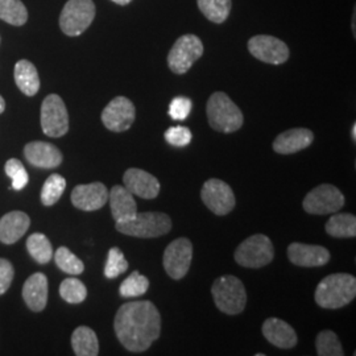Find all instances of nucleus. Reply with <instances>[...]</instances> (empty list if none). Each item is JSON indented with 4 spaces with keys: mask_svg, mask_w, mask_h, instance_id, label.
I'll use <instances>...</instances> for the list:
<instances>
[{
    "mask_svg": "<svg viewBox=\"0 0 356 356\" xmlns=\"http://www.w3.org/2000/svg\"><path fill=\"white\" fill-rule=\"evenodd\" d=\"M204 54V44L195 35H184L168 54V66L175 74H185Z\"/></svg>",
    "mask_w": 356,
    "mask_h": 356,
    "instance_id": "nucleus-8",
    "label": "nucleus"
},
{
    "mask_svg": "<svg viewBox=\"0 0 356 356\" xmlns=\"http://www.w3.org/2000/svg\"><path fill=\"white\" fill-rule=\"evenodd\" d=\"M216 307L229 316L242 313L247 304V293L242 281L235 276H222L211 286Z\"/></svg>",
    "mask_w": 356,
    "mask_h": 356,
    "instance_id": "nucleus-5",
    "label": "nucleus"
},
{
    "mask_svg": "<svg viewBox=\"0 0 356 356\" xmlns=\"http://www.w3.org/2000/svg\"><path fill=\"white\" fill-rule=\"evenodd\" d=\"M31 226V218L23 211H11L0 218V242L13 244L20 241Z\"/></svg>",
    "mask_w": 356,
    "mask_h": 356,
    "instance_id": "nucleus-21",
    "label": "nucleus"
},
{
    "mask_svg": "<svg viewBox=\"0 0 356 356\" xmlns=\"http://www.w3.org/2000/svg\"><path fill=\"white\" fill-rule=\"evenodd\" d=\"M72 347L76 356H97L99 354V342L95 331L88 326L76 327L72 335Z\"/></svg>",
    "mask_w": 356,
    "mask_h": 356,
    "instance_id": "nucleus-25",
    "label": "nucleus"
},
{
    "mask_svg": "<svg viewBox=\"0 0 356 356\" xmlns=\"http://www.w3.org/2000/svg\"><path fill=\"white\" fill-rule=\"evenodd\" d=\"M66 189V179L63 176L53 173L47 178L41 189V202L45 206H53L60 201Z\"/></svg>",
    "mask_w": 356,
    "mask_h": 356,
    "instance_id": "nucleus-30",
    "label": "nucleus"
},
{
    "mask_svg": "<svg viewBox=\"0 0 356 356\" xmlns=\"http://www.w3.org/2000/svg\"><path fill=\"white\" fill-rule=\"evenodd\" d=\"M4 110H6V101H4V98L0 95V114H3Z\"/></svg>",
    "mask_w": 356,
    "mask_h": 356,
    "instance_id": "nucleus-40",
    "label": "nucleus"
},
{
    "mask_svg": "<svg viewBox=\"0 0 356 356\" xmlns=\"http://www.w3.org/2000/svg\"><path fill=\"white\" fill-rule=\"evenodd\" d=\"M23 298L32 312H42L48 304V279L38 272L29 276L23 286Z\"/></svg>",
    "mask_w": 356,
    "mask_h": 356,
    "instance_id": "nucleus-20",
    "label": "nucleus"
},
{
    "mask_svg": "<svg viewBox=\"0 0 356 356\" xmlns=\"http://www.w3.org/2000/svg\"><path fill=\"white\" fill-rule=\"evenodd\" d=\"M326 232L334 238H355L356 216L348 213L334 214L326 223Z\"/></svg>",
    "mask_w": 356,
    "mask_h": 356,
    "instance_id": "nucleus-26",
    "label": "nucleus"
},
{
    "mask_svg": "<svg viewBox=\"0 0 356 356\" xmlns=\"http://www.w3.org/2000/svg\"><path fill=\"white\" fill-rule=\"evenodd\" d=\"M164 138L173 147H186L191 144L193 135L189 128L176 126L168 128L164 134Z\"/></svg>",
    "mask_w": 356,
    "mask_h": 356,
    "instance_id": "nucleus-37",
    "label": "nucleus"
},
{
    "mask_svg": "<svg viewBox=\"0 0 356 356\" xmlns=\"http://www.w3.org/2000/svg\"><path fill=\"white\" fill-rule=\"evenodd\" d=\"M317 354L319 356H343V348L335 332L323 330L317 335L316 341Z\"/></svg>",
    "mask_w": 356,
    "mask_h": 356,
    "instance_id": "nucleus-34",
    "label": "nucleus"
},
{
    "mask_svg": "<svg viewBox=\"0 0 356 356\" xmlns=\"http://www.w3.org/2000/svg\"><path fill=\"white\" fill-rule=\"evenodd\" d=\"M314 140V135L307 128H292L280 134L273 141L275 152L293 154L304 151Z\"/></svg>",
    "mask_w": 356,
    "mask_h": 356,
    "instance_id": "nucleus-19",
    "label": "nucleus"
},
{
    "mask_svg": "<svg viewBox=\"0 0 356 356\" xmlns=\"http://www.w3.org/2000/svg\"><path fill=\"white\" fill-rule=\"evenodd\" d=\"M0 20L15 26H24L28 11L22 0H0Z\"/></svg>",
    "mask_w": 356,
    "mask_h": 356,
    "instance_id": "nucleus-29",
    "label": "nucleus"
},
{
    "mask_svg": "<svg viewBox=\"0 0 356 356\" xmlns=\"http://www.w3.org/2000/svg\"><path fill=\"white\" fill-rule=\"evenodd\" d=\"M209 124L213 129L223 134H232L241 129L243 126L241 108L229 99V95L218 91L214 92L206 106Z\"/></svg>",
    "mask_w": 356,
    "mask_h": 356,
    "instance_id": "nucleus-3",
    "label": "nucleus"
},
{
    "mask_svg": "<svg viewBox=\"0 0 356 356\" xmlns=\"http://www.w3.org/2000/svg\"><path fill=\"white\" fill-rule=\"evenodd\" d=\"M111 1H114V3L119 4V6H127L132 0H111Z\"/></svg>",
    "mask_w": 356,
    "mask_h": 356,
    "instance_id": "nucleus-41",
    "label": "nucleus"
},
{
    "mask_svg": "<svg viewBox=\"0 0 356 356\" xmlns=\"http://www.w3.org/2000/svg\"><path fill=\"white\" fill-rule=\"evenodd\" d=\"M351 136H353V140L356 141V124L353 126V129H351Z\"/></svg>",
    "mask_w": 356,
    "mask_h": 356,
    "instance_id": "nucleus-42",
    "label": "nucleus"
},
{
    "mask_svg": "<svg viewBox=\"0 0 356 356\" xmlns=\"http://www.w3.org/2000/svg\"><path fill=\"white\" fill-rule=\"evenodd\" d=\"M15 270L7 259H0V296L8 291L13 284Z\"/></svg>",
    "mask_w": 356,
    "mask_h": 356,
    "instance_id": "nucleus-39",
    "label": "nucleus"
},
{
    "mask_svg": "<svg viewBox=\"0 0 356 356\" xmlns=\"http://www.w3.org/2000/svg\"><path fill=\"white\" fill-rule=\"evenodd\" d=\"M356 296V279L348 273H334L321 281L316 289V302L323 309H341Z\"/></svg>",
    "mask_w": 356,
    "mask_h": 356,
    "instance_id": "nucleus-2",
    "label": "nucleus"
},
{
    "mask_svg": "<svg viewBox=\"0 0 356 356\" xmlns=\"http://www.w3.org/2000/svg\"><path fill=\"white\" fill-rule=\"evenodd\" d=\"M193 244L186 238H178L166 247L164 252V268L169 277L181 280L191 269Z\"/></svg>",
    "mask_w": 356,
    "mask_h": 356,
    "instance_id": "nucleus-12",
    "label": "nucleus"
},
{
    "mask_svg": "<svg viewBox=\"0 0 356 356\" xmlns=\"http://www.w3.org/2000/svg\"><path fill=\"white\" fill-rule=\"evenodd\" d=\"M24 156L31 165L41 169H54L64 160L61 151L47 141L28 143L24 147Z\"/></svg>",
    "mask_w": 356,
    "mask_h": 356,
    "instance_id": "nucleus-16",
    "label": "nucleus"
},
{
    "mask_svg": "<svg viewBox=\"0 0 356 356\" xmlns=\"http://www.w3.org/2000/svg\"><path fill=\"white\" fill-rule=\"evenodd\" d=\"M41 128L49 138H63L69 131V114L60 95L51 94L41 104Z\"/></svg>",
    "mask_w": 356,
    "mask_h": 356,
    "instance_id": "nucleus-9",
    "label": "nucleus"
},
{
    "mask_svg": "<svg viewBox=\"0 0 356 356\" xmlns=\"http://www.w3.org/2000/svg\"><path fill=\"white\" fill-rule=\"evenodd\" d=\"M288 257L298 267H322L329 263L330 252L322 245L292 243L288 247Z\"/></svg>",
    "mask_w": 356,
    "mask_h": 356,
    "instance_id": "nucleus-17",
    "label": "nucleus"
},
{
    "mask_svg": "<svg viewBox=\"0 0 356 356\" xmlns=\"http://www.w3.org/2000/svg\"><path fill=\"white\" fill-rule=\"evenodd\" d=\"M15 82L19 90L26 95L33 97L40 90V76L36 66L28 60H20L15 65Z\"/></svg>",
    "mask_w": 356,
    "mask_h": 356,
    "instance_id": "nucleus-24",
    "label": "nucleus"
},
{
    "mask_svg": "<svg viewBox=\"0 0 356 356\" xmlns=\"http://www.w3.org/2000/svg\"><path fill=\"white\" fill-rule=\"evenodd\" d=\"M108 201V191L102 182L78 185L72 191V204L82 211H95Z\"/></svg>",
    "mask_w": 356,
    "mask_h": 356,
    "instance_id": "nucleus-15",
    "label": "nucleus"
},
{
    "mask_svg": "<svg viewBox=\"0 0 356 356\" xmlns=\"http://www.w3.org/2000/svg\"><path fill=\"white\" fill-rule=\"evenodd\" d=\"M201 198L207 209L216 216H227L236 204L235 194L231 186L218 178H211L204 182Z\"/></svg>",
    "mask_w": 356,
    "mask_h": 356,
    "instance_id": "nucleus-11",
    "label": "nucleus"
},
{
    "mask_svg": "<svg viewBox=\"0 0 356 356\" xmlns=\"http://www.w3.org/2000/svg\"><path fill=\"white\" fill-rule=\"evenodd\" d=\"M95 17V4L92 0H69L60 15V28L66 36L82 35Z\"/></svg>",
    "mask_w": 356,
    "mask_h": 356,
    "instance_id": "nucleus-6",
    "label": "nucleus"
},
{
    "mask_svg": "<svg viewBox=\"0 0 356 356\" xmlns=\"http://www.w3.org/2000/svg\"><path fill=\"white\" fill-rule=\"evenodd\" d=\"M114 327L126 350L144 353L161 334V317L151 301H132L119 307Z\"/></svg>",
    "mask_w": 356,
    "mask_h": 356,
    "instance_id": "nucleus-1",
    "label": "nucleus"
},
{
    "mask_svg": "<svg viewBox=\"0 0 356 356\" xmlns=\"http://www.w3.org/2000/svg\"><path fill=\"white\" fill-rule=\"evenodd\" d=\"M148 288H149V280L144 275H141L140 272L135 270L122 282L119 293L124 298H132V297H140L143 294H145Z\"/></svg>",
    "mask_w": 356,
    "mask_h": 356,
    "instance_id": "nucleus-31",
    "label": "nucleus"
},
{
    "mask_svg": "<svg viewBox=\"0 0 356 356\" xmlns=\"http://www.w3.org/2000/svg\"><path fill=\"white\" fill-rule=\"evenodd\" d=\"M115 227L128 236L151 239L166 235L172 229V220L164 213H136L131 219L118 222Z\"/></svg>",
    "mask_w": 356,
    "mask_h": 356,
    "instance_id": "nucleus-4",
    "label": "nucleus"
},
{
    "mask_svg": "<svg viewBox=\"0 0 356 356\" xmlns=\"http://www.w3.org/2000/svg\"><path fill=\"white\" fill-rule=\"evenodd\" d=\"M136 118L134 103L126 97H116L108 103L102 113L104 127L113 132H124L131 128Z\"/></svg>",
    "mask_w": 356,
    "mask_h": 356,
    "instance_id": "nucleus-14",
    "label": "nucleus"
},
{
    "mask_svg": "<svg viewBox=\"0 0 356 356\" xmlns=\"http://www.w3.org/2000/svg\"><path fill=\"white\" fill-rule=\"evenodd\" d=\"M128 267H129L128 261L124 257V254L122 252V250H119L118 247H113L107 254L104 276L107 279H116L118 276L123 275L127 270Z\"/></svg>",
    "mask_w": 356,
    "mask_h": 356,
    "instance_id": "nucleus-35",
    "label": "nucleus"
},
{
    "mask_svg": "<svg viewBox=\"0 0 356 356\" xmlns=\"http://www.w3.org/2000/svg\"><path fill=\"white\" fill-rule=\"evenodd\" d=\"M234 257L235 261L242 267H266L275 257L273 243L263 234H254L241 243Z\"/></svg>",
    "mask_w": 356,
    "mask_h": 356,
    "instance_id": "nucleus-7",
    "label": "nucleus"
},
{
    "mask_svg": "<svg viewBox=\"0 0 356 356\" xmlns=\"http://www.w3.org/2000/svg\"><path fill=\"white\" fill-rule=\"evenodd\" d=\"M26 250L38 264H48L53 257V247L49 239L40 232L32 234L26 239Z\"/></svg>",
    "mask_w": 356,
    "mask_h": 356,
    "instance_id": "nucleus-27",
    "label": "nucleus"
},
{
    "mask_svg": "<svg viewBox=\"0 0 356 356\" xmlns=\"http://www.w3.org/2000/svg\"><path fill=\"white\" fill-rule=\"evenodd\" d=\"M191 103L186 97H177L169 104V115L173 120H185L191 113Z\"/></svg>",
    "mask_w": 356,
    "mask_h": 356,
    "instance_id": "nucleus-38",
    "label": "nucleus"
},
{
    "mask_svg": "<svg viewBox=\"0 0 356 356\" xmlns=\"http://www.w3.org/2000/svg\"><path fill=\"white\" fill-rule=\"evenodd\" d=\"M54 261L57 267L67 275L78 276L85 270V264L69 248L60 247L54 254Z\"/></svg>",
    "mask_w": 356,
    "mask_h": 356,
    "instance_id": "nucleus-32",
    "label": "nucleus"
},
{
    "mask_svg": "<svg viewBox=\"0 0 356 356\" xmlns=\"http://www.w3.org/2000/svg\"><path fill=\"white\" fill-rule=\"evenodd\" d=\"M200 11L204 17L216 24H222L227 20L231 13V0H197Z\"/></svg>",
    "mask_w": 356,
    "mask_h": 356,
    "instance_id": "nucleus-28",
    "label": "nucleus"
},
{
    "mask_svg": "<svg viewBox=\"0 0 356 356\" xmlns=\"http://www.w3.org/2000/svg\"><path fill=\"white\" fill-rule=\"evenodd\" d=\"M263 335L269 343L279 348H293L298 341L292 326L279 318H268L263 323Z\"/></svg>",
    "mask_w": 356,
    "mask_h": 356,
    "instance_id": "nucleus-22",
    "label": "nucleus"
},
{
    "mask_svg": "<svg viewBox=\"0 0 356 356\" xmlns=\"http://www.w3.org/2000/svg\"><path fill=\"white\" fill-rule=\"evenodd\" d=\"M302 204L304 210L309 214H334L343 207L344 197L337 186L330 184H322L310 193H307Z\"/></svg>",
    "mask_w": 356,
    "mask_h": 356,
    "instance_id": "nucleus-10",
    "label": "nucleus"
},
{
    "mask_svg": "<svg viewBox=\"0 0 356 356\" xmlns=\"http://www.w3.org/2000/svg\"><path fill=\"white\" fill-rule=\"evenodd\" d=\"M108 201L111 214L116 223L131 219L138 213V204L134 198V194L126 186H114L108 193Z\"/></svg>",
    "mask_w": 356,
    "mask_h": 356,
    "instance_id": "nucleus-23",
    "label": "nucleus"
},
{
    "mask_svg": "<svg viewBox=\"0 0 356 356\" xmlns=\"http://www.w3.org/2000/svg\"><path fill=\"white\" fill-rule=\"evenodd\" d=\"M123 182L128 191L144 200H153L160 193L159 179L151 173L138 168L127 169L123 176Z\"/></svg>",
    "mask_w": 356,
    "mask_h": 356,
    "instance_id": "nucleus-18",
    "label": "nucleus"
},
{
    "mask_svg": "<svg viewBox=\"0 0 356 356\" xmlns=\"http://www.w3.org/2000/svg\"><path fill=\"white\" fill-rule=\"evenodd\" d=\"M6 175L10 178H13V191H23L28 185L29 176L26 170L24 165L22 164L20 160L17 159H10L6 165H4Z\"/></svg>",
    "mask_w": 356,
    "mask_h": 356,
    "instance_id": "nucleus-36",
    "label": "nucleus"
},
{
    "mask_svg": "<svg viewBox=\"0 0 356 356\" xmlns=\"http://www.w3.org/2000/svg\"><path fill=\"white\" fill-rule=\"evenodd\" d=\"M248 51L254 58L269 65L284 64L291 56L289 48L284 41L267 35H259L250 38Z\"/></svg>",
    "mask_w": 356,
    "mask_h": 356,
    "instance_id": "nucleus-13",
    "label": "nucleus"
},
{
    "mask_svg": "<svg viewBox=\"0 0 356 356\" xmlns=\"http://www.w3.org/2000/svg\"><path fill=\"white\" fill-rule=\"evenodd\" d=\"M60 296L69 304H81L88 297V289L82 281L76 277H70L61 282Z\"/></svg>",
    "mask_w": 356,
    "mask_h": 356,
    "instance_id": "nucleus-33",
    "label": "nucleus"
}]
</instances>
